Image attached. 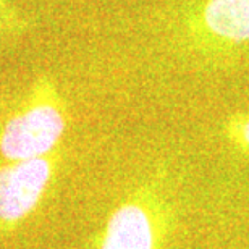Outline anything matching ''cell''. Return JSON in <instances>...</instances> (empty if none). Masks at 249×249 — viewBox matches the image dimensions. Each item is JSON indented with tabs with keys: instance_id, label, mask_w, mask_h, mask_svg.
Returning a JSON list of instances; mask_svg holds the SVG:
<instances>
[{
	"instance_id": "cell-1",
	"label": "cell",
	"mask_w": 249,
	"mask_h": 249,
	"mask_svg": "<svg viewBox=\"0 0 249 249\" xmlns=\"http://www.w3.org/2000/svg\"><path fill=\"white\" fill-rule=\"evenodd\" d=\"M65 124V115L55 101H36L5 124L0 151L15 162L46 157L63 136Z\"/></svg>"
},
{
	"instance_id": "cell-2",
	"label": "cell",
	"mask_w": 249,
	"mask_h": 249,
	"mask_svg": "<svg viewBox=\"0 0 249 249\" xmlns=\"http://www.w3.org/2000/svg\"><path fill=\"white\" fill-rule=\"evenodd\" d=\"M193 37L212 47L249 44V0H202L188 19Z\"/></svg>"
},
{
	"instance_id": "cell-3",
	"label": "cell",
	"mask_w": 249,
	"mask_h": 249,
	"mask_svg": "<svg viewBox=\"0 0 249 249\" xmlns=\"http://www.w3.org/2000/svg\"><path fill=\"white\" fill-rule=\"evenodd\" d=\"M46 157L19 160L0 173V220L17 222L34 209L51 180Z\"/></svg>"
},
{
	"instance_id": "cell-4",
	"label": "cell",
	"mask_w": 249,
	"mask_h": 249,
	"mask_svg": "<svg viewBox=\"0 0 249 249\" xmlns=\"http://www.w3.org/2000/svg\"><path fill=\"white\" fill-rule=\"evenodd\" d=\"M102 249H154V228L147 212L124 204L108 220Z\"/></svg>"
},
{
	"instance_id": "cell-5",
	"label": "cell",
	"mask_w": 249,
	"mask_h": 249,
	"mask_svg": "<svg viewBox=\"0 0 249 249\" xmlns=\"http://www.w3.org/2000/svg\"><path fill=\"white\" fill-rule=\"evenodd\" d=\"M227 136L233 144L249 152V113L233 117L227 124Z\"/></svg>"
}]
</instances>
